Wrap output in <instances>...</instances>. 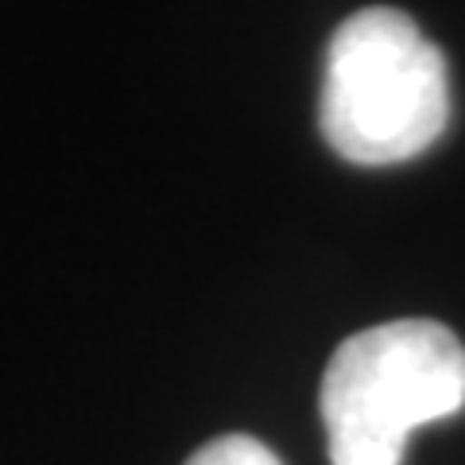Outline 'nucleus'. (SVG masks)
<instances>
[{
  "instance_id": "obj_1",
  "label": "nucleus",
  "mask_w": 465,
  "mask_h": 465,
  "mask_svg": "<svg viewBox=\"0 0 465 465\" xmlns=\"http://www.w3.org/2000/svg\"><path fill=\"white\" fill-rule=\"evenodd\" d=\"M318 124L330 148L357 167L423 155L450 124L442 51L400 8L353 12L326 47Z\"/></svg>"
},
{
  "instance_id": "obj_2",
  "label": "nucleus",
  "mask_w": 465,
  "mask_h": 465,
  "mask_svg": "<svg viewBox=\"0 0 465 465\" xmlns=\"http://www.w3.org/2000/svg\"><path fill=\"white\" fill-rule=\"evenodd\" d=\"M465 407V345L442 322L400 318L333 349L318 411L330 465H403L411 430Z\"/></svg>"
},
{
  "instance_id": "obj_3",
  "label": "nucleus",
  "mask_w": 465,
  "mask_h": 465,
  "mask_svg": "<svg viewBox=\"0 0 465 465\" xmlns=\"http://www.w3.org/2000/svg\"><path fill=\"white\" fill-rule=\"evenodd\" d=\"M186 465H283V461L252 434H222V439L194 450Z\"/></svg>"
}]
</instances>
